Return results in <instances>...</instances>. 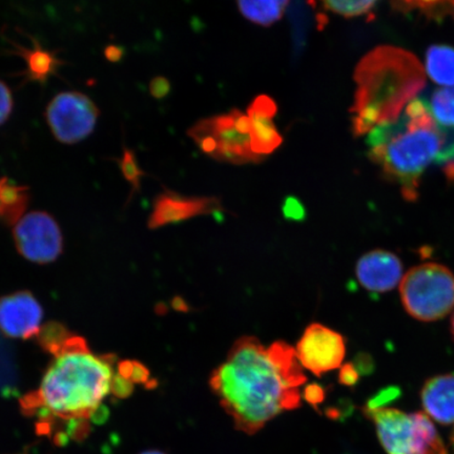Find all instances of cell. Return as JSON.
<instances>
[{
    "instance_id": "obj_1",
    "label": "cell",
    "mask_w": 454,
    "mask_h": 454,
    "mask_svg": "<svg viewBox=\"0 0 454 454\" xmlns=\"http://www.w3.org/2000/svg\"><path fill=\"white\" fill-rule=\"evenodd\" d=\"M308 381L293 346L276 340L238 339L209 378V386L237 430L257 434L284 411L301 406V386Z\"/></svg>"
},
{
    "instance_id": "obj_2",
    "label": "cell",
    "mask_w": 454,
    "mask_h": 454,
    "mask_svg": "<svg viewBox=\"0 0 454 454\" xmlns=\"http://www.w3.org/2000/svg\"><path fill=\"white\" fill-rule=\"evenodd\" d=\"M41 344L53 360L39 389L22 401L25 411L37 414L43 423L53 419L67 423L93 419L115 382L111 357L96 356L83 338L61 326Z\"/></svg>"
},
{
    "instance_id": "obj_3",
    "label": "cell",
    "mask_w": 454,
    "mask_h": 454,
    "mask_svg": "<svg viewBox=\"0 0 454 454\" xmlns=\"http://www.w3.org/2000/svg\"><path fill=\"white\" fill-rule=\"evenodd\" d=\"M367 145L369 157L401 186L407 200H416L419 181L434 162L454 180V132L436 123L423 99L414 98L395 121L374 128Z\"/></svg>"
},
{
    "instance_id": "obj_4",
    "label": "cell",
    "mask_w": 454,
    "mask_h": 454,
    "mask_svg": "<svg viewBox=\"0 0 454 454\" xmlns=\"http://www.w3.org/2000/svg\"><path fill=\"white\" fill-rule=\"evenodd\" d=\"M354 79L356 90L350 112L356 136L395 121L425 83L417 59L394 47H380L363 57Z\"/></svg>"
},
{
    "instance_id": "obj_5",
    "label": "cell",
    "mask_w": 454,
    "mask_h": 454,
    "mask_svg": "<svg viewBox=\"0 0 454 454\" xmlns=\"http://www.w3.org/2000/svg\"><path fill=\"white\" fill-rule=\"evenodd\" d=\"M376 427L388 454H448L427 414L406 413L395 408H363Z\"/></svg>"
},
{
    "instance_id": "obj_6",
    "label": "cell",
    "mask_w": 454,
    "mask_h": 454,
    "mask_svg": "<svg viewBox=\"0 0 454 454\" xmlns=\"http://www.w3.org/2000/svg\"><path fill=\"white\" fill-rule=\"evenodd\" d=\"M187 135L204 154L220 162L243 166L265 160L252 149L251 126L240 110L201 119Z\"/></svg>"
},
{
    "instance_id": "obj_7",
    "label": "cell",
    "mask_w": 454,
    "mask_h": 454,
    "mask_svg": "<svg viewBox=\"0 0 454 454\" xmlns=\"http://www.w3.org/2000/svg\"><path fill=\"white\" fill-rule=\"evenodd\" d=\"M400 294L403 306L414 319L441 320L454 309V275L439 263L414 266L403 277Z\"/></svg>"
},
{
    "instance_id": "obj_8",
    "label": "cell",
    "mask_w": 454,
    "mask_h": 454,
    "mask_svg": "<svg viewBox=\"0 0 454 454\" xmlns=\"http://www.w3.org/2000/svg\"><path fill=\"white\" fill-rule=\"evenodd\" d=\"M98 116V106L81 92L57 94L45 109L51 132L64 145H75L88 138Z\"/></svg>"
},
{
    "instance_id": "obj_9",
    "label": "cell",
    "mask_w": 454,
    "mask_h": 454,
    "mask_svg": "<svg viewBox=\"0 0 454 454\" xmlns=\"http://www.w3.org/2000/svg\"><path fill=\"white\" fill-rule=\"evenodd\" d=\"M17 251L34 263L54 262L62 253L64 238L59 223L48 213H27L14 224Z\"/></svg>"
},
{
    "instance_id": "obj_10",
    "label": "cell",
    "mask_w": 454,
    "mask_h": 454,
    "mask_svg": "<svg viewBox=\"0 0 454 454\" xmlns=\"http://www.w3.org/2000/svg\"><path fill=\"white\" fill-rule=\"evenodd\" d=\"M296 354L302 367L321 377L342 366L346 340L342 334L333 329L320 323H312L301 337Z\"/></svg>"
},
{
    "instance_id": "obj_11",
    "label": "cell",
    "mask_w": 454,
    "mask_h": 454,
    "mask_svg": "<svg viewBox=\"0 0 454 454\" xmlns=\"http://www.w3.org/2000/svg\"><path fill=\"white\" fill-rule=\"evenodd\" d=\"M43 317V308L31 293L19 292L0 299V331L7 337L38 336Z\"/></svg>"
},
{
    "instance_id": "obj_12",
    "label": "cell",
    "mask_w": 454,
    "mask_h": 454,
    "mask_svg": "<svg viewBox=\"0 0 454 454\" xmlns=\"http://www.w3.org/2000/svg\"><path fill=\"white\" fill-rule=\"evenodd\" d=\"M218 197H189L166 191L155 199L149 226L157 229L163 225L223 212Z\"/></svg>"
},
{
    "instance_id": "obj_13",
    "label": "cell",
    "mask_w": 454,
    "mask_h": 454,
    "mask_svg": "<svg viewBox=\"0 0 454 454\" xmlns=\"http://www.w3.org/2000/svg\"><path fill=\"white\" fill-rule=\"evenodd\" d=\"M356 275L363 287L379 294L393 291L404 277L401 259L383 249L363 254L357 261Z\"/></svg>"
},
{
    "instance_id": "obj_14",
    "label": "cell",
    "mask_w": 454,
    "mask_h": 454,
    "mask_svg": "<svg viewBox=\"0 0 454 454\" xmlns=\"http://www.w3.org/2000/svg\"><path fill=\"white\" fill-rule=\"evenodd\" d=\"M277 113L276 101L268 95L255 98L247 109L252 149L255 155L264 159L279 149L283 144V137L274 122Z\"/></svg>"
},
{
    "instance_id": "obj_15",
    "label": "cell",
    "mask_w": 454,
    "mask_h": 454,
    "mask_svg": "<svg viewBox=\"0 0 454 454\" xmlns=\"http://www.w3.org/2000/svg\"><path fill=\"white\" fill-rule=\"evenodd\" d=\"M421 400L426 414L442 425L454 423V372L425 382Z\"/></svg>"
},
{
    "instance_id": "obj_16",
    "label": "cell",
    "mask_w": 454,
    "mask_h": 454,
    "mask_svg": "<svg viewBox=\"0 0 454 454\" xmlns=\"http://www.w3.org/2000/svg\"><path fill=\"white\" fill-rule=\"evenodd\" d=\"M31 39L33 42L31 49L13 43L14 50L11 52L20 55L26 61L27 69L22 73L26 81L45 83L51 76L56 75L64 62L56 56L57 52L44 50L35 39Z\"/></svg>"
},
{
    "instance_id": "obj_17",
    "label": "cell",
    "mask_w": 454,
    "mask_h": 454,
    "mask_svg": "<svg viewBox=\"0 0 454 454\" xmlns=\"http://www.w3.org/2000/svg\"><path fill=\"white\" fill-rule=\"evenodd\" d=\"M28 189L9 178H0V219L15 224L26 211L28 203Z\"/></svg>"
},
{
    "instance_id": "obj_18",
    "label": "cell",
    "mask_w": 454,
    "mask_h": 454,
    "mask_svg": "<svg viewBox=\"0 0 454 454\" xmlns=\"http://www.w3.org/2000/svg\"><path fill=\"white\" fill-rule=\"evenodd\" d=\"M426 71L436 84L454 87V49L450 45H433L426 53Z\"/></svg>"
},
{
    "instance_id": "obj_19",
    "label": "cell",
    "mask_w": 454,
    "mask_h": 454,
    "mask_svg": "<svg viewBox=\"0 0 454 454\" xmlns=\"http://www.w3.org/2000/svg\"><path fill=\"white\" fill-rule=\"evenodd\" d=\"M288 2H239L241 14L255 25L270 27L280 20Z\"/></svg>"
},
{
    "instance_id": "obj_20",
    "label": "cell",
    "mask_w": 454,
    "mask_h": 454,
    "mask_svg": "<svg viewBox=\"0 0 454 454\" xmlns=\"http://www.w3.org/2000/svg\"><path fill=\"white\" fill-rule=\"evenodd\" d=\"M427 105L436 123L454 132V87L434 90Z\"/></svg>"
},
{
    "instance_id": "obj_21",
    "label": "cell",
    "mask_w": 454,
    "mask_h": 454,
    "mask_svg": "<svg viewBox=\"0 0 454 454\" xmlns=\"http://www.w3.org/2000/svg\"><path fill=\"white\" fill-rule=\"evenodd\" d=\"M376 2H325L322 3L325 10L343 16L345 19H354L367 15L376 7Z\"/></svg>"
},
{
    "instance_id": "obj_22",
    "label": "cell",
    "mask_w": 454,
    "mask_h": 454,
    "mask_svg": "<svg viewBox=\"0 0 454 454\" xmlns=\"http://www.w3.org/2000/svg\"><path fill=\"white\" fill-rule=\"evenodd\" d=\"M117 162L118 166L121 167L123 177L132 185V194H134L136 191H139L141 179L145 175L139 167L135 152L124 147L123 155L121 159H118Z\"/></svg>"
},
{
    "instance_id": "obj_23",
    "label": "cell",
    "mask_w": 454,
    "mask_h": 454,
    "mask_svg": "<svg viewBox=\"0 0 454 454\" xmlns=\"http://www.w3.org/2000/svg\"><path fill=\"white\" fill-rule=\"evenodd\" d=\"M13 111V96L8 85L0 81V126L8 121Z\"/></svg>"
},
{
    "instance_id": "obj_24",
    "label": "cell",
    "mask_w": 454,
    "mask_h": 454,
    "mask_svg": "<svg viewBox=\"0 0 454 454\" xmlns=\"http://www.w3.org/2000/svg\"><path fill=\"white\" fill-rule=\"evenodd\" d=\"M360 373L353 364V363H348L340 368L339 374V381L348 387H354V386L359 381Z\"/></svg>"
},
{
    "instance_id": "obj_25",
    "label": "cell",
    "mask_w": 454,
    "mask_h": 454,
    "mask_svg": "<svg viewBox=\"0 0 454 454\" xmlns=\"http://www.w3.org/2000/svg\"><path fill=\"white\" fill-rule=\"evenodd\" d=\"M283 213L288 219L300 220L304 217V207L296 198H287L284 203Z\"/></svg>"
},
{
    "instance_id": "obj_26",
    "label": "cell",
    "mask_w": 454,
    "mask_h": 454,
    "mask_svg": "<svg viewBox=\"0 0 454 454\" xmlns=\"http://www.w3.org/2000/svg\"><path fill=\"white\" fill-rule=\"evenodd\" d=\"M303 397L306 402L317 408V406L321 404L325 399V389H323L320 385L311 384L308 386V387H305Z\"/></svg>"
},
{
    "instance_id": "obj_27",
    "label": "cell",
    "mask_w": 454,
    "mask_h": 454,
    "mask_svg": "<svg viewBox=\"0 0 454 454\" xmlns=\"http://www.w3.org/2000/svg\"><path fill=\"white\" fill-rule=\"evenodd\" d=\"M170 84L167 78L162 76L153 79L150 84L151 94L157 99L166 98L169 93Z\"/></svg>"
},
{
    "instance_id": "obj_28",
    "label": "cell",
    "mask_w": 454,
    "mask_h": 454,
    "mask_svg": "<svg viewBox=\"0 0 454 454\" xmlns=\"http://www.w3.org/2000/svg\"><path fill=\"white\" fill-rule=\"evenodd\" d=\"M400 394L397 393V389L389 388L383 390L382 393H380L378 395L372 397V400H369L367 405L365 407L368 408H380L383 407L386 403L393 401L395 399L397 395Z\"/></svg>"
},
{
    "instance_id": "obj_29",
    "label": "cell",
    "mask_w": 454,
    "mask_h": 454,
    "mask_svg": "<svg viewBox=\"0 0 454 454\" xmlns=\"http://www.w3.org/2000/svg\"><path fill=\"white\" fill-rule=\"evenodd\" d=\"M105 53L106 59L110 61H118L121 60L122 57L123 50L119 47H116V45H110V47H107L106 49Z\"/></svg>"
},
{
    "instance_id": "obj_30",
    "label": "cell",
    "mask_w": 454,
    "mask_h": 454,
    "mask_svg": "<svg viewBox=\"0 0 454 454\" xmlns=\"http://www.w3.org/2000/svg\"><path fill=\"white\" fill-rule=\"evenodd\" d=\"M450 331H451L452 336L454 337V312H453V315L451 317Z\"/></svg>"
},
{
    "instance_id": "obj_31",
    "label": "cell",
    "mask_w": 454,
    "mask_h": 454,
    "mask_svg": "<svg viewBox=\"0 0 454 454\" xmlns=\"http://www.w3.org/2000/svg\"><path fill=\"white\" fill-rule=\"evenodd\" d=\"M140 454H166V453H163V452L158 451V450H150V451L142 452Z\"/></svg>"
},
{
    "instance_id": "obj_32",
    "label": "cell",
    "mask_w": 454,
    "mask_h": 454,
    "mask_svg": "<svg viewBox=\"0 0 454 454\" xmlns=\"http://www.w3.org/2000/svg\"><path fill=\"white\" fill-rule=\"evenodd\" d=\"M451 441H452V444H453V448H454V431H453V434H452V439H451Z\"/></svg>"
}]
</instances>
